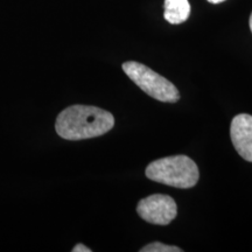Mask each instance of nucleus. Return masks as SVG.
<instances>
[{
	"label": "nucleus",
	"mask_w": 252,
	"mask_h": 252,
	"mask_svg": "<svg viewBox=\"0 0 252 252\" xmlns=\"http://www.w3.org/2000/svg\"><path fill=\"white\" fill-rule=\"evenodd\" d=\"M115 126L111 112L89 105H71L60 113L55 130L67 140H82L105 134Z\"/></svg>",
	"instance_id": "f257e3e1"
},
{
	"label": "nucleus",
	"mask_w": 252,
	"mask_h": 252,
	"mask_svg": "<svg viewBox=\"0 0 252 252\" xmlns=\"http://www.w3.org/2000/svg\"><path fill=\"white\" fill-rule=\"evenodd\" d=\"M145 173L150 180L181 189L194 187L200 179L197 165L187 156L156 160L146 167Z\"/></svg>",
	"instance_id": "f03ea898"
},
{
	"label": "nucleus",
	"mask_w": 252,
	"mask_h": 252,
	"mask_svg": "<svg viewBox=\"0 0 252 252\" xmlns=\"http://www.w3.org/2000/svg\"><path fill=\"white\" fill-rule=\"evenodd\" d=\"M123 70L144 93L152 98L166 103H175L180 99L176 87L143 63L128 61L123 63Z\"/></svg>",
	"instance_id": "7ed1b4c3"
},
{
	"label": "nucleus",
	"mask_w": 252,
	"mask_h": 252,
	"mask_svg": "<svg viewBox=\"0 0 252 252\" xmlns=\"http://www.w3.org/2000/svg\"><path fill=\"white\" fill-rule=\"evenodd\" d=\"M137 212L141 219L151 224L167 225L176 217L178 207L168 195L153 194L139 201Z\"/></svg>",
	"instance_id": "20e7f679"
},
{
	"label": "nucleus",
	"mask_w": 252,
	"mask_h": 252,
	"mask_svg": "<svg viewBox=\"0 0 252 252\" xmlns=\"http://www.w3.org/2000/svg\"><path fill=\"white\" fill-rule=\"evenodd\" d=\"M230 137L239 156L252 162V116L241 113L234 117L230 126Z\"/></svg>",
	"instance_id": "39448f33"
},
{
	"label": "nucleus",
	"mask_w": 252,
	"mask_h": 252,
	"mask_svg": "<svg viewBox=\"0 0 252 252\" xmlns=\"http://www.w3.org/2000/svg\"><path fill=\"white\" fill-rule=\"evenodd\" d=\"M190 14V4L188 0H165L163 17L169 24L185 23Z\"/></svg>",
	"instance_id": "423d86ee"
},
{
	"label": "nucleus",
	"mask_w": 252,
	"mask_h": 252,
	"mask_svg": "<svg viewBox=\"0 0 252 252\" xmlns=\"http://www.w3.org/2000/svg\"><path fill=\"white\" fill-rule=\"evenodd\" d=\"M140 252H182V249L156 242V243L145 245L144 248L140 249Z\"/></svg>",
	"instance_id": "0eeeda50"
},
{
	"label": "nucleus",
	"mask_w": 252,
	"mask_h": 252,
	"mask_svg": "<svg viewBox=\"0 0 252 252\" xmlns=\"http://www.w3.org/2000/svg\"><path fill=\"white\" fill-rule=\"evenodd\" d=\"M91 250L83 244H77L76 247L72 249V252H90Z\"/></svg>",
	"instance_id": "6e6552de"
},
{
	"label": "nucleus",
	"mask_w": 252,
	"mask_h": 252,
	"mask_svg": "<svg viewBox=\"0 0 252 252\" xmlns=\"http://www.w3.org/2000/svg\"><path fill=\"white\" fill-rule=\"evenodd\" d=\"M208 1H209L210 4H220V2L225 1V0H208Z\"/></svg>",
	"instance_id": "1a4fd4ad"
},
{
	"label": "nucleus",
	"mask_w": 252,
	"mask_h": 252,
	"mask_svg": "<svg viewBox=\"0 0 252 252\" xmlns=\"http://www.w3.org/2000/svg\"><path fill=\"white\" fill-rule=\"evenodd\" d=\"M249 25H250V30H251V33H252V13L250 15V20H249Z\"/></svg>",
	"instance_id": "9d476101"
}]
</instances>
